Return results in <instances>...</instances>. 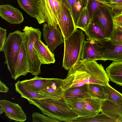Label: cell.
Listing matches in <instances>:
<instances>
[{
    "mask_svg": "<svg viewBox=\"0 0 122 122\" xmlns=\"http://www.w3.org/2000/svg\"><path fill=\"white\" fill-rule=\"evenodd\" d=\"M4 112V111L2 108L0 107V114H2Z\"/></svg>",
    "mask_w": 122,
    "mask_h": 122,
    "instance_id": "ab89813d",
    "label": "cell"
},
{
    "mask_svg": "<svg viewBox=\"0 0 122 122\" xmlns=\"http://www.w3.org/2000/svg\"><path fill=\"white\" fill-rule=\"evenodd\" d=\"M29 68L28 60L24 40L16 62L14 79L16 80L21 76L26 75L29 72Z\"/></svg>",
    "mask_w": 122,
    "mask_h": 122,
    "instance_id": "9a60e30c",
    "label": "cell"
},
{
    "mask_svg": "<svg viewBox=\"0 0 122 122\" xmlns=\"http://www.w3.org/2000/svg\"><path fill=\"white\" fill-rule=\"evenodd\" d=\"M114 13L111 8L106 5L100 7L95 12L92 20L102 30L106 39H109L113 32Z\"/></svg>",
    "mask_w": 122,
    "mask_h": 122,
    "instance_id": "9c48e42d",
    "label": "cell"
},
{
    "mask_svg": "<svg viewBox=\"0 0 122 122\" xmlns=\"http://www.w3.org/2000/svg\"><path fill=\"white\" fill-rule=\"evenodd\" d=\"M103 0L105 3L106 5L107 6L114 3L113 0Z\"/></svg>",
    "mask_w": 122,
    "mask_h": 122,
    "instance_id": "74e56055",
    "label": "cell"
},
{
    "mask_svg": "<svg viewBox=\"0 0 122 122\" xmlns=\"http://www.w3.org/2000/svg\"><path fill=\"white\" fill-rule=\"evenodd\" d=\"M23 32L26 50L29 65V73L35 76L41 72L42 64L35 51L34 45L36 41L41 38V32L38 28L25 26Z\"/></svg>",
    "mask_w": 122,
    "mask_h": 122,
    "instance_id": "5b68a950",
    "label": "cell"
},
{
    "mask_svg": "<svg viewBox=\"0 0 122 122\" xmlns=\"http://www.w3.org/2000/svg\"><path fill=\"white\" fill-rule=\"evenodd\" d=\"M87 41H94L106 39V37L102 29L93 20L88 27L84 31Z\"/></svg>",
    "mask_w": 122,
    "mask_h": 122,
    "instance_id": "44dd1931",
    "label": "cell"
},
{
    "mask_svg": "<svg viewBox=\"0 0 122 122\" xmlns=\"http://www.w3.org/2000/svg\"><path fill=\"white\" fill-rule=\"evenodd\" d=\"M116 122L114 119L106 115L101 113L93 117H79L73 122Z\"/></svg>",
    "mask_w": 122,
    "mask_h": 122,
    "instance_id": "f546056e",
    "label": "cell"
},
{
    "mask_svg": "<svg viewBox=\"0 0 122 122\" xmlns=\"http://www.w3.org/2000/svg\"><path fill=\"white\" fill-rule=\"evenodd\" d=\"M43 114L62 122H73L79 118L77 114L69 106L64 98L62 100L31 98L28 100Z\"/></svg>",
    "mask_w": 122,
    "mask_h": 122,
    "instance_id": "7a4b0ae2",
    "label": "cell"
},
{
    "mask_svg": "<svg viewBox=\"0 0 122 122\" xmlns=\"http://www.w3.org/2000/svg\"><path fill=\"white\" fill-rule=\"evenodd\" d=\"M106 70L109 80L122 86V61L113 62Z\"/></svg>",
    "mask_w": 122,
    "mask_h": 122,
    "instance_id": "ffe728a7",
    "label": "cell"
},
{
    "mask_svg": "<svg viewBox=\"0 0 122 122\" xmlns=\"http://www.w3.org/2000/svg\"><path fill=\"white\" fill-rule=\"evenodd\" d=\"M85 39L82 30L77 29L67 38L64 39V51L62 66L66 70L71 69L81 61Z\"/></svg>",
    "mask_w": 122,
    "mask_h": 122,
    "instance_id": "3957f363",
    "label": "cell"
},
{
    "mask_svg": "<svg viewBox=\"0 0 122 122\" xmlns=\"http://www.w3.org/2000/svg\"><path fill=\"white\" fill-rule=\"evenodd\" d=\"M103 101L92 97L84 96L83 102L85 107L95 116L101 112Z\"/></svg>",
    "mask_w": 122,
    "mask_h": 122,
    "instance_id": "d4e9b609",
    "label": "cell"
},
{
    "mask_svg": "<svg viewBox=\"0 0 122 122\" xmlns=\"http://www.w3.org/2000/svg\"><path fill=\"white\" fill-rule=\"evenodd\" d=\"M57 0L58 1H67V0Z\"/></svg>",
    "mask_w": 122,
    "mask_h": 122,
    "instance_id": "60d3db41",
    "label": "cell"
},
{
    "mask_svg": "<svg viewBox=\"0 0 122 122\" xmlns=\"http://www.w3.org/2000/svg\"><path fill=\"white\" fill-rule=\"evenodd\" d=\"M101 112L116 122H122V104L117 105L107 100L103 101Z\"/></svg>",
    "mask_w": 122,
    "mask_h": 122,
    "instance_id": "2e32d148",
    "label": "cell"
},
{
    "mask_svg": "<svg viewBox=\"0 0 122 122\" xmlns=\"http://www.w3.org/2000/svg\"><path fill=\"white\" fill-rule=\"evenodd\" d=\"M37 15L36 18L40 24L45 22L49 26L57 27L58 17L54 0H41L37 2Z\"/></svg>",
    "mask_w": 122,
    "mask_h": 122,
    "instance_id": "ba28073f",
    "label": "cell"
},
{
    "mask_svg": "<svg viewBox=\"0 0 122 122\" xmlns=\"http://www.w3.org/2000/svg\"><path fill=\"white\" fill-rule=\"evenodd\" d=\"M43 26V40L51 51L53 52L57 46L63 43L64 40L62 34L58 27L56 28L49 26L46 23Z\"/></svg>",
    "mask_w": 122,
    "mask_h": 122,
    "instance_id": "30bf717a",
    "label": "cell"
},
{
    "mask_svg": "<svg viewBox=\"0 0 122 122\" xmlns=\"http://www.w3.org/2000/svg\"><path fill=\"white\" fill-rule=\"evenodd\" d=\"M114 26L119 30L122 31V27L118 25L113 21Z\"/></svg>",
    "mask_w": 122,
    "mask_h": 122,
    "instance_id": "f35d334b",
    "label": "cell"
},
{
    "mask_svg": "<svg viewBox=\"0 0 122 122\" xmlns=\"http://www.w3.org/2000/svg\"><path fill=\"white\" fill-rule=\"evenodd\" d=\"M89 92L91 97L103 101L106 100L107 97L102 85L98 84H88Z\"/></svg>",
    "mask_w": 122,
    "mask_h": 122,
    "instance_id": "f1b7e54d",
    "label": "cell"
},
{
    "mask_svg": "<svg viewBox=\"0 0 122 122\" xmlns=\"http://www.w3.org/2000/svg\"><path fill=\"white\" fill-rule=\"evenodd\" d=\"M6 30L0 27V51H3L4 45L6 38Z\"/></svg>",
    "mask_w": 122,
    "mask_h": 122,
    "instance_id": "836d02e7",
    "label": "cell"
},
{
    "mask_svg": "<svg viewBox=\"0 0 122 122\" xmlns=\"http://www.w3.org/2000/svg\"><path fill=\"white\" fill-rule=\"evenodd\" d=\"M113 21L117 24L122 27V12L114 14Z\"/></svg>",
    "mask_w": 122,
    "mask_h": 122,
    "instance_id": "d590c367",
    "label": "cell"
},
{
    "mask_svg": "<svg viewBox=\"0 0 122 122\" xmlns=\"http://www.w3.org/2000/svg\"><path fill=\"white\" fill-rule=\"evenodd\" d=\"M95 42L98 46L101 60L122 61V41L105 39Z\"/></svg>",
    "mask_w": 122,
    "mask_h": 122,
    "instance_id": "52a82bcc",
    "label": "cell"
},
{
    "mask_svg": "<svg viewBox=\"0 0 122 122\" xmlns=\"http://www.w3.org/2000/svg\"><path fill=\"white\" fill-rule=\"evenodd\" d=\"M112 10L114 14L122 12V2L107 5Z\"/></svg>",
    "mask_w": 122,
    "mask_h": 122,
    "instance_id": "e575fe53",
    "label": "cell"
},
{
    "mask_svg": "<svg viewBox=\"0 0 122 122\" xmlns=\"http://www.w3.org/2000/svg\"><path fill=\"white\" fill-rule=\"evenodd\" d=\"M62 88L65 90L86 84H107L110 81L106 71L95 61H82L68 70Z\"/></svg>",
    "mask_w": 122,
    "mask_h": 122,
    "instance_id": "6da1fadb",
    "label": "cell"
},
{
    "mask_svg": "<svg viewBox=\"0 0 122 122\" xmlns=\"http://www.w3.org/2000/svg\"><path fill=\"white\" fill-rule=\"evenodd\" d=\"M32 117L33 122H61V121L55 118L38 112L32 113Z\"/></svg>",
    "mask_w": 122,
    "mask_h": 122,
    "instance_id": "4dcf8cb0",
    "label": "cell"
},
{
    "mask_svg": "<svg viewBox=\"0 0 122 122\" xmlns=\"http://www.w3.org/2000/svg\"><path fill=\"white\" fill-rule=\"evenodd\" d=\"M0 16L12 24H20L24 20L22 13L20 10L8 4L0 5Z\"/></svg>",
    "mask_w": 122,
    "mask_h": 122,
    "instance_id": "4fadbf2b",
    "label": "cell"
},
{
    "mask_svg": "<svg viewBox=\"0 0 122 122\" xmlns=\"http://www.w3.org/2000/svg\"><path fill=\"white\" fill-rule=\"evenodd\" d=\"M109 40L113 41H122V31L114 26L113 32Z\"/></svg>",
    "mask_w": 122,
    "mask_h": 122,
    "instance_id": "d6a6232c",
    "label": "cell"
},
{
    "mask_svg": "<svg viewBox=\"0 0 122 122\" xmlns=\"http://www.w3.org/2000/svg\"><path fill=\"white\" fill-rule=\"evenodd\" d=\"M64 79L55 78L52 83L46 88L39 91L43 95L40 99L62 100L64 98L63 88Z\"/></svg>",
    "mask_w": 122,
    "mask_h": 122,
    "instance_id": "7c38bea8",
    "label": "cell"
},
{
    "mask_svg": "<svg viewBox=\"0 0 122 122\" xmlns=\"http://www.w3.org/2000/svg\"><path fill=\"white\" fill-rule=\"evenodd\" d=\"M107 100L115 104H122V94L111 87L109 84L102 85Z\"/></svg>",
    "mask_w": 122,
    "mask_h": 122,
    "instance_id": "4316f807",
    "label": "cell"
},
{
    "mask_svg": "<svg viewBox=\"0 0 122 122\" xmlns=\"http://www.w3.org/2000/svg\"><path fill=\"white\" fill-rule=\"evenodd\" d=\"M101 60L98 46L95 42L85 41L82 51L81 60L95 61Z\"/></svg>",
    "mask_w": 122,
    "mask_h": 122,
    "instance_id": "e0dca14e",
    "label": "cell"
},
{
    "mask_svg": "<svg viewBox=\"0 0 122 122\" xmlns=\"http://www.w3.org/2000/svg\"><path fill=\"white\" fill-rule=\"evenodd\" d=\"M20 7L32 17L36 18L37 2L35 0H17Z\"/></svg>",
    "mask_w": 122,
    "mask_h": 122,
    "instance_id": "484cf974",
    "label": "cell"
},
{
    "mask_svg": "<svg viewBox=\"0 0 122 122\" xmlns=\"http://www.w3.org/2000/svg\"><path fill=\"white\" fill-rule=\"evenodd\" d=\"M34 46L35 53L42 64H49L55 62L54 54L48 46L42 42L41 38L36 41Z\"/></svg>",
    "mask_w": 122,
    "mask_h": 122,
    "instance_id": "5bb4252c",
    "label": "cell"
},
{
    "mask_svg": "<svg viewBox=\"0 0 122 122\" xmlns=\"http://www.w3.org/2000/svg\"><path fill=\"white\" fill-rule=\"evenodd\" d=\"M0 105L6 116L9 119L20 122L26 120V114L18 104L7 100H1L0 101Z\"/></svg>",
    "mask_w": 122,
    "mask_h": 122,
    "instance_id": "8fae6325",
    "label": "cell"
},
{
    "mask_svg": "<svg viewBox=\"0 0 122 122\" xmlns=\"http://www.w3.org/2000/svg\"><path fill=\"white\" fill-rule=\"evenodd\" d=\"M36 2L39 1L41 0H35Z\"/></svg>",
    "mask_w": 122,
    "mask_h": 122,
    "instance_id": "b9f144b4",
    "label": "cell"
},
{
    "mask_svg": "<svg viewBox=\"0 0 122 122\" xmlns=\"http://www.w3.org/2000/svg\"><path fill=\"white\" fill-rule=\"evenodd\" d=\"M84 96L69 99H65L69 106L78 115L79 118H86L94 116L84 107L83 98Z\"/></svg>",
    "mask_w": 122,
    "mask_h": 122,
    "instance_id": "ac0fdd59",
    "label": "cell"
},
{
    "mask_svg": "<svg viewBox=\"0 0 122 122\" xmlns=\"http://www.w3.org/2000/svg\"><path fill=\"white\" fill-rule=\"evenodd\" d=\"M92 20L88 11L87 5L81 10L76 26L77 29L84 30L89 25Z\"/></svg>",
    "mask_w": 122,
    "mask_h": 122,
    "instance_id": "83f0119b",
    "label": "cell"
},
{
    "mask_svg": "<svg viewBox=\"0 0 122 122\" xmlns=\"http://www.w3.org/2000/svg\"><path fill=\"white\" fill-rule=\"evenodd\" d=\"M82 96L91 97L89 92L88 84L64 90L63 96L65 99L71 98Z\"/></svg>",
    "mask_w": 122,
    "mask_h": 122,
    "instance_id": "cb8c5ba5",
    "label": "cell"
},
{
    "mask_svg": "<svg viewBox=\"0 0 122 122\" xmlns=\"http://www.w3.org/2000/svg\"><path fill=\"white\" fill-rule=\"evenodd\" d=\"M55 78H45L37 76L29 79H26L21 82L33 91L38 93L50 85L53 82Z\"/></svg>",
    "mask_w": 122,
    "mask_h": 122,
    "instance_id": "d6986e66",
    "label": "cell"
},
{
    "mask_svg": "<svg viewBox=\"0 0 122 122\" xmlns=\"http://www.w3.org/2000/svg\"><path fill=\"white\" fill-rule=\"evenodd\" d=\"M67 0L76 27L81 11L87 5L88 0Z\"/></svg>",
    "mask_w": 122,
    "mask_h": 122,
    "instance_id": "7402d4cb",
    "label": "cell"
},
{
    "mask_svg": "<svg viewBox=\"0 0 122 122\" xmlns=\"http://www.w3.org/2000/svg\"></svg>",
    "mask_w": 122,
    "mask_h": 122,
    "instance_id": "7bdbcfd3",
    "label": "cell"
},
{
    "mask_svg": "<svg viewBox=\"0 0 122 122\" xmlns=\"http://www.w3.org/2000/svg\"><path fill=\"white\" fill-rule=\"evenodd\" d=\"M16 91L19 93L21 97L27 100L31 98L40 99L43 96L41 93L35 92L23 84L20 81L15 84Z\"/></svg>",
    "mask_w": 122,
    "mask_h": 122,
    "instance_id": "603a6c76",
    "label": "cell"
},
{
    "mask_svg": "<svg viewBox=\"0 0 122 122\" xmlns=\"http://www.w3.org/2000/svg\"><path fill=\"white\" fill-rule=\"evenodd\" d=\"M9 90V88L7 87L6 85L0 81V92L4 93L7 92Z\"/></svg>",
    "mask_w": 122,
    "mask_h": 122,
    "instance_id": "8d00e7d4",
    "label": "cell"
},
{
    "mask_svg": "<svg viewBox=\"0 0 122 122\" xmlns=\"http://www.w3.org/2000/svg\"><path fill=\"white\" fill-rule=\"evenodd\" d=\"M24 40L23 32L16 30L9 34L4 45V63L6 65L11 77L14 79L15 76L16 62Z\"/></svg>",
    "mask_w": 122,
    "mask_h": 122,
    "instance_id": "277c9868",
    "label": "cell"
},
{
    "mask_svg": "<svg viewBox=\"0 0 122 122\" xmlns=\"http://www.w3.org/2000/svg\"><path fill=\"white\" fill-rule=\"evenodd\" d=\"M57 14L58 25L62 34L63 39L69 36L77 29L67 1H58L54 0Z\"/></svg>",
    "mask_w": 122,
    "mask_h": 122,
    "instance_id": "8992f818",
    "label": "cell"
},
{
    "mask_svg": "<svg viewBox=\"0 0 122 122\" xmlns=\"http://www.w3.org/2000/svg\"><path fill=\"white\" fill-rule=\"evenodd\" d=\"M105 5L102 3L97 0H88L87 8L91 17L92 18L96 11L100 7Z\"/></svg>",
    "mask_w": 122,
    "mask_h": 122,
    "instance_id": "1f68e13d",
    "label": "cell"
}]
</instances>
